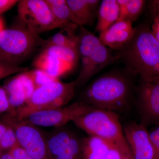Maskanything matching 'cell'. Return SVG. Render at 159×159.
I'll use <instances>...</instances> for the list:
<instances>
[{"instance_id": "1", "label": "cell", "mask_w": 159, "mask_h": 159, "mask_svg": "<svg viewBox=\"0 0 159 159\" xmlns=\"http://www.w3.org/2000/svg\"><path fill=\"white\" fill-rule=\"evenodd\" d=\"M138 75L124 67L104 73L92 81L80 94L79 101L114 112H123L135 100Z\"/></svg>"}, {"instance_id": "2", "label": "cell", "mask_w": 159, "mask_h": 159, "mask_svg": "<svg viewBox=\"0 0 159 159\" xmlns=\"http://www.w3.org/2000/svg\"><path fill=\"white\" fill-rule=\"evenodd\" d=\"M116 54L124 67L135 72L141 80H159V43L147 25L135 27L131 39Z\"/></svg>"}, {"instance_id": "3", "label": "cell", "mask_w": 159, "mask_h": 159, "mask_svg": "<svg viewBox=\"0 0 159 159\" xmlns=\"http://www.w3.org/2000/svg\"><path fill=\"white\" fill-rule=\"evenodd\" d=\"M77 49L81 68L74 80L76 87L86 84L103 69L119 60L112 50L104 45L93 33L85 27H80Z\"/></svg>"}, {"instance_id": "4", "label": "cell", "mask_w": 159, "mask_h": 159, "mask_svg": "<svg viewBox=\"0 0 159 159\" xmlns=\"http://www.w3.org/2000/svg\"><path fill=\"white\" fill-rule=\"evenodd\" d=\"M76 88L74 81L63 82L59 80L37 88L25 104L11 116L23 120L32 113L67 105L74 97Z\"/></svg>"}, {"instance_id": "5", "label": "cell", "mask_w": 159, "mask_h": 159, "mask_svg": "<svg viewBox=\"0 0 159 159\" xmlns=\"http://www.w3.org/2000/svg\"><path fill=\"white\" fill-rule=\"evenodd\" d=\"M47 40L25 27L5 29L0 34V60L19 66Z\"/></svg>"}, {"instance_id": "6", "label": "cell", "mask_w": 159, "mask_h": 159, "mask_svg": "<svg viewBox=\"0 0 159 159\" xmlns=\"http://www.w3.org/2000/svg\"><path fill=\"white\" fill-rule=\"evenodd\" d=\"M74 124L89 135L116 143L124 138L123 128L116 113L94 108L77 117Z\"/></svg>"}, {"instance_id": "7", "label": "cell", "mask_w": 159, "mask_h": 159, "mask_svg": "<svg viewBox=\"0 0 159 159\" xmlns=\"http://www.w3.org/2000/svg\"><path fill=\"white\" fill-rule=\"evenodd\" d=\"M5 120L14 129L18 143L28 155L33 159H50L47 136L37 126L10 116Z\"/></svg>"}, {"instance_id": "8", "label": "cell", "mask_w": 159, "mask_h": 159, "mask_svg": "<svg viewBox=\"0 0 159 159\" xmlns=\"http://www.w3.org/2000/svg\"><path fill=\"white\" fill-rule=\"evenodd\" d=\"M17 10L22 22L35 34L60 28L45 0L20 1Z\"/></svg>"}, {"instance_id": "9", "label": "cell", "mask_w": 159, "mask_h": 159, "mask_svg": "<svg viewBox=\"0 0 159 159\" xmlns=\"http://www.w3.org/2000/svg\"><path fill=\"white\" fill-rule=\"evenodd\" d=\"M135 103L140 123L147 128L159 125V80L143 81L137 84Z\"/></svg>"}, {"instance_id": "10", "label": "cell", "mask_w": 159, "mask_h": 159, "mask_svg": "<svg viewBox=\"0 0 159 159\" xmlns=\"http://www.w3.org/2000/svg\"><path fill=\"white\" fill-rule=\"evenodd\" d=\"M94 107L80 101L70 105L51 109L39 111L29 114L25 120L36 126L62 127L83 115L94 109Z\"/></svg>"}, {"instance_id": "11", "label": "cell", "mask_w": 159, "mask_h": 159, "mask_svg": "<svg viewBox=\"0 0 159 159\" xmlns=\"http://www.w3.org/2000/svg\"><path fill=\"white\" fill-rule=\"evenodd\" d=\"M50 159H82V139L62 127L46 135Z\"/></svg>"}, {"instance_id": "12", "label": "cell", "mask_w": 159, "mask_h": 159, "mask_svg": "<svg viewBox=\"0 0 159 159\" xmlns=\"http://www.w3.org/2000/svg\"><path fill=\"white\" fill-rule=\"evenodd\" d=\"M123 134L134 159H156L155 152L147 128L140 123L128 122Z\"/></svg>"}, {"instance_id": "13", "label": "cell", "mask_w": 159, "mask_h": 159, "mask_svg": "<svg viewBox=\"0 0 159 159\" xmlns=\"http://www.w3.org/2000/svg\"><path fill=\"white\" fill-rule=\"evenodd\" d=\"M132 23L118 20L99 34V38L104 45L116 52L120 51L131 39L134 32Z\"/></svg>"}, {"instance_id": "14", "label": "cell", "mask_w": 159, "mask_h": 159, "mask_svg": "<svg viewBox=\"0 0 159 159\" xmlns=\"http://www.w3.org/2000/svg\"><path fill=\"white\" fill-rule=\"evenodd\" d=\"M100 2L99 0H66L73 23L79 27L93 25Z\"/></svg>"}, {"instance_id": "15", "label": "cell", "mask_w": 159, "mask_h": 159, "mask_svg": "<svg viewBox=\"0 0 159 159\" xmlns=\"http://www.w3.org/2000/svg\"><path fill=\"white\" fill-rule=\"evenodd\" d=\"M33 65L35 68L40 69L51 77L59 79L69 72L73 67L56 56L49 55L42 51L35 58Z\"/></svg>"}, {"instance_id": "16", "label": "cell", "mask_w": 159, "mask_h": 159, "mask_svg": "<svg viewBox=\"0 0 159 159\" xmlns=\"http://www.w3.org/2000/svg\"><path fill=\"white\" fill-rule=\"evenodd\" d=\"M119 7L117 0H103L100 2L98 12L96 31L102 33L119 18Z\"/></svg>"}, {"instance_id": "17", "label": "cell", "mask_w": 159, "mask_h": 159, "mask_svg": "<svg viewBox=\"0 0 159 159\" xmlns=\"http://www.w3.org/2000/svg\"><path fill=\"white\" fill-rule=\"evenodd\" d=\"M116 143L95 136L82 139V159H103Z\"/></svg>"}, {"instance_id": "18", "label": "cell", "mask_w": 159, "mask_h": 159, "mask_svg": "<svg viewBox=\"0 0 159 159\" xmlns=\"http://www.w3.org/2000/svg\"><path fill=\"white\" fill-rule=\"evenodd\" d=\"M9 99L11 115H13L16 109L25 104L28 97L21 80L18 76L9 80L4 88Z\"/></svg>"}, {"instance_id": "19", "label": "cell", "mask_w": 159, "mask_h": 159, "mask_svg": "<svg viewBox=\"0 0 159 159\" xmlns=\"http://www.w3.org/2000/svg\"><path fill=\"white\" fill-rule=\"evenodd\" d=\"M119 7L118 20L132 23L135 21L142 13L146 1L144 0H117Z\"/></svg>"}, {"instance_id": "20", "label": "cell", "mask_w": 159, "mask_h": 159, "mask_svg": "<svg viewBox=\"0 0 159 159\" xmlns=\"http://www.w3.org/2000/svg\"><path fill=\"white\" fill-rule=\"evenodd\" d=\"M77 27L78 26L75 24H71L63 28L61 31L46 40L45 47L57 46L77 48L78 35L75 33Z\"/></svg>"}, {"instance_id": "21", "label": "cell", "mask_w": 159, "mask_h": 159, "mask_svg": "<svg viewBox=\"0 0 159 159\" xmlns=\"http://www.w3.org/2000/svg\"><path fill=\"white\" fill-rule=\"evenodd\" d=\"M51 8L55 21L60 28H63L73 23L70 10L66 0H45Z\"/></svg>"}, {"instance_id": "22", "label": "cell", "mask_w": 159, "mask_h": 159, "mask_svg": "<svg viewBox=\"0 0 159 159\" xmlns=\"http://www.w3.org/2000/svg\"><path fill=\"white\" fill-rule=\"evenodd\" d=\"M42 52L60 58L73 67L76 65L78 58H79L77 48L57 46H47L44 48Z\"/></svg>"}, {"instance_id": "23", "label": "cell", "mask_w": 159, "mask_h": 159, "mask_svg": "<svg viewBox=\"0 0 159 159\" xmlns=\"http://www.w3.org/2000/svg\"><path fill=\"white\" fill-rule=\"evenodd\" d=\"M30 72L37 88L59 80L51 77L45 72L39 69L35 68L30 71Z\"/></svg>"}, {"instance_id": "24", "label": "cell", "mask_w": 159, "mask_h": 159, "mask_svg": "<svg viewBox=\"0 0 159 159\" xmlns=\"http://www.w3.org/2000/svg\"><path fill=\"white\" fill-rule=\"evenodd\" d=\"M17 143V138L14 129L10 125H8L6 133L0 140L1 149L2 150H9Z\"/></svg>"}, {"instance_id": "25", "label": "cell", "mask_w": 159, "mask_h": 159, "mask_svg": "<svg viewBox=\"0 0 159 159\" xmlns=\"http://www.w3.org/2000/svg\"><path fill=\"white\" fill-rule=\"evenodd\" d=\"M28 70V68L13 65L0 60V80L17 73L26 72Z\"/></svg>"}, {"instance_id": "26", "label": "cell", "mask_w": 159, "mask_h": 159, "mask_svg": "<svg viewBox=\"0 0 159 159\" xmlns=\"http://www.w3.org/2000/svg\"><path fill=\"white\" fill-rule=\"evenodd\" d=\"M21 80L24 88L25 90L28 100L31 97L35 89H37L30 71H27L18 74Z\"/></svg>"}, {"instance_id": "27", "label": "cell", "mask_w": 159, "mask_h": 159, "mask_svg": "<svg viewBox=\"0 0 159 159\" xmlns=\"http://www.w3.org/2000/svg\"><path fill=\"white\" fill-rule=\"evenodd\" d=\"M116 144L120 150L121 159H134L125 137L117 142Z\"/></svg>"}, {"instance_id": "28", "label": "cell", "mask_w": 159, "mask_h": 159, "mask_svg": "<svg viewBox=\"0 0 159 159\" xmlns=\"http://www.w3.org/2000/svg\"><path fill=\"white\" fill-rule=\"evenodd\" d=\"M148 133L155 152L156 159H159V125L155 126Z\"/></svg>"}, {"instance_id": "29", "label": "cell", "mask_w": 159, "mask_h": 159, "mask_svg": "<svg viewBox=\"0 0 159 159\" xmlns=\"http://www.w3.org/2000/svg\"><path fill=\"white\" fill-rule=\"evenodd\" d=\"M14 159H33L27 154L18 143L8 150Z\"/></svg>"}, {"instance_id": "30", "label": "cell", "mask_w": 159, "mask_h": 159, "mask_svg": "<svg viewBox=\"0 0 159 159\" xmlns=\"http://www.w3.org/2000/svg\"><path fill=\"white\" fill-rule=\"evenodd\" d=\"M10 108L9 99L6 91L0 87V114L9 110Z\"/></svg>"}, {"instance_id": "31", "label": "cell", "mask_w": 159, "mask_h": 159, "mask_svg": "<svg viewBox=\"0 0 159 159\" xmlns=\"http://www.w3.org/2000/svg\"><path fill=\"white\" fill-rule=\"evenodd\" d=\"M19 2L16 0H0V14L11 9Z\"/></svg>"}, {"instance_id": "32", "label": "cell", "mask_w": 159, "mask_h": 159, "mask_svg": "<svg viewBox=\"0 0 159 159\" xmlns=\"http://www.w3.org/2000/svg\"><path fill=\"white\" fill-rule=\"evenodd\" d=\"M103 159H121V153L118 145L115 144Z\"/></svg>"}, {"instance_id": "33", "label": "cell", "mask_w": 159, "mask_h": 159, "mask_svg": "<svg viewBox=\"0 0 159 159\" xmlns=\"http://www.w3.org/2000/svg\"><path fill=\"white\" fill-rule=\"evenodd\" d=\"M152 32L154 37L159 43V14L154 15L153 24L152 25Z\"/></svg>"}, {"instance_id": "34", "label": "cell", "mask_w": 159, "mask_h": 159, "mask_svg": "<svg viewBox=\"0 0 159 159\" xmlns=\"http://www.w3.org/2000/svg\"><path fill=\"white\" fill-rule=\"evenodd\" d=\"M151 3L155 14H159V0L151 1Z\"/></svg>"}, {"instance_id": "35", "label": "cell", "mask_w": 159, "mask_h": 159, "mask_svg": "<svg viewBox=\"0 0 159 159\" xmlns=\"http://www.w3.org/2000/svg\"><path fill=\"white\" fill-rule=\"evenodd\" d=\"M4 30H5V28H4V22L2 19L0 17V34Z\"/></svg>"}, {"instance_id": "36", "label": "cell", "mask_w": 159, "mask_h": 159, "mask_svg": "<svg viewBox=\"0 0 159 159\" xmlns=\"http://www.w3.org/2000/svg\"><path fill=\"white\" fill-rule=\"evenodd\" d=\"M2 149H1V147H0V157H1V155L2 154Z\"/></svg>"}]
</instances>
